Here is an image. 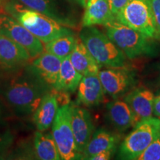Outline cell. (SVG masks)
Returning a JSON list of instances; mask_svg holds the SVG:
<instances>
[{"instance_id": "1", "label": "cell", "mask_w": 160, "mask_h": 160, "mask_svg": "<svg viewBox=\"0 0 160 160\" xmlns=\"http://www.w3.org/2000/svg\"><path fill=\"white\" fill-rule=\"evenodd\" d=\"M49 88L28 70L25 74L11 79L2 91L7 103L17 113H33Z\"/></svg>"}, {"instance_id": "2", "label": "cell", "mask_w": 160, "mask_h": 160, "mask_svg": "<svg viewBox=\"0 0 160 160\" xmlns=\"http://www.w3.org/2000/svg\"><path fill=\"white\" fill-rule=\"evenodd\" d=\"M4 8L8 14L14 18L44 44L62 36L73 33L67 26L30 8L19 0L6 2Z\"/></svg>"}, {"instance_id": "3", "label": "cell", "mask_w": 160, "mask_h": 160, "mask_svg": "<svg viewBox=\"0 0 160 160\" xmlns=\"http://www.w3.org/2000/svg\"><path fill=\"white\" fill-rule=\"evenodd\" d=\"M104 26L108 37L128 59L154 56L157 53L154 39L124 25L116 18Z\"/></svg>"}, {"instance_id": "4", "label": "cell", "mask_w": 160, "mask_h": 160, "mask_svg": "<svg viewBox=\"0 0 160 160\" xmlns=\"http://www.w3.org/2000/svg\"><path fill=\"white\" fill-rule=\"evenodd\" d=\"M92 57L101 67H124L126 57L106 33L94 26L84 27L79 33Z\"/></svg>"}, {"instance_id": "5", "label": "cell", "mask_w": 160, "mask_h": 160, "mask_svg": "<svg viewBox=\"0 0 160 160\" xmlns=\"http://www.w3.org/2000/svg\"><path fill=\"white\" fill-rule=\"evenodd\" d=\"M159 133L160 118L152 117L138 122L120 145L118 158L137 159Z\"/></svg>"}, {"instance_id": "6", "label": "cell", "mask_w": 160, "mask_h": 160, "mask_svg": "<svg viewBox=\"0 0 160 160\" xmlns=\"http://www.w3.org/2000/svg\"><path fill=\"white\" fill-rule=\"evenodd\" d=\"M52 135L63 160L83 159L76 145L71 122V105H62L59 108L52 124Z\"/></svg>"}, {"instance_id": "7", "label": "cell", "mask_w": 160, "mask_h": 160, "mask_svg": "<svg viewBox=\"0 0 160 160\" xmlns=\"http://www.w3.org/2000/svg\"><path fill=\"white\" fill-rule=\"evenodd\" d=\"M131 28L155 39V27L150 0H128L115 17Z\"/></svg>"}, {"instance_id": "8", "label": "cell", "mask_w": 160, "mask_h": 160, "mask_svg": "<svg viewBox=\"0 0 160 160\" xmlns=\"http://www.w3.org/2000/svg\"><path fill=\"white\" fill-rule=\"evenodd\" d=\"M0 34L21 45L31 58H36L45 51L42 42L10 15L0 16Z\"/></svg>"}, {"instance_id": "9", "label": "cell", "mask_w": 160, "mask_h": 160, "mask_svg": "<svg viewBox=\"0 0 160 160\" xmlns=\"http://www.w3.org/2000/svg\"><path fill=\"white\" fill-rule=\"evenodd\" d=\"M105 94L113 99L124 96L135 85L136 73L124 67L106 68L98 73Z\"/></svg>"}, {"instance_id": "10", "label": "cell", "mask_w": 160, "mask_h": 160, "mask_svg": "<svg viewBox=\"0 0 160 160\" xmlns=\"http://www.w3.org/2000/svg\"><path fill=\"white\" fill-rule=\"evenodd\" d=\"M71 122L77 150L83 155L94 129L91 114L85 108L71 105Z\"/></svg>"}, {"instance_id": "11", "label": "cell", "mask_w": 160, "mask_h": 160, "mask_svg": "<svg viewBox=\"0 0 160 160\" xmlns=\"http://www.w3.org/2000/svg\"><path fill=\"white\" fill-rule=\"evenodd\" d=\"M62 60L48 52H43L35 58L29 69L49 88L54 89L59 76Z\"/></svg>"}, {"instance_id": "12", "label": "cell", "mask_w": 160, "mask_h": 160, "mask_svg": "<svg viewBox=\"0 0 160 160\" xmlns=\"http://www.w3.org/2000/svg\"><path fill=\"white\" fill-rule=\"evenodd\" d=\"M154 94L145 88H137L130 91L124 98L134 113L137 124L153 115Z\"/></svg>"}, {"instance_id": "13", "label": "cell", "mask_w": 160, "mask_h": 160, "mask_svg": "<svg viewBox=\"0 0 160 160\" xmlns=\"http://www.w3.org/2000/svg\"><path fill=\"white\" fill-rule=\"evenodd\" d=\"M107 118L114 128L124 132L137 125L134 113L124 99H115L106 106Z\"/></svg>"}, {"instance_id": "14", "label": "cell", "mask_w": 160, "mask_h": 160, "mask_svg": "<svg viewBox=\"0 0 160 160\" xmlns=\"http://www.w3.org/2000/svg\"><path fill=\"white\" fill-rule=\"evenodd\" d=\"M31 57L27 51L14 41L0 34V65L4 68L13 69L23 65Z\"/></svg>"}, {"instance_id": "15", "label": "cell", "mask_w": 160, "mask_h": 160, "mask_svg": "<svg viewBox=\"0 0 160 160\" xmlns=\"http://www.w3.org/2000/svg\"><path fill=\"white\" fill-rule=\"evenodd\" d=\"M59 108L58 95L53 92H47L33 114V121L38 131L45 132L51 127Z\"/></svg>"}, {"instance_id": "16", "label": "cell", "mask_w": 160, "mask_h": 160, "mask_svg": "<svg viewBox=\"0 0 160 160\" xmlns=\"http://www.w3.org/2000/svg\"><path fill=\"white\" fill-rule=\"evenodd\" d=\"M78 100L86 107H94L105 99V91L98 74L83 76L78 86Z\"/></svg>"}, {"instance_id": "17", "label": "cell", "mask_w": 160, "mask_h": 160, "mask_svg": "<svg viewBox=\"0 0 160 160\" xmlns=\"http://www.w3.org/2000/svg\"><path fill=\"white\" fill-rule=\"evenodd\" d=\"M114 18L108 0H86L82 26L105 25Z\"/></svg>"}, {"instance_id": "18", "label": "cell", "mask_w": 160, "mask_h": 160, "mask_svg": "<svg viewBox=\"0 0 160 160\" xmlns=\"http://www.w3.org/2000/svg\"><path fill=\"white\" fill-rule=\"evenodd\" d=\"M69 59L75 69L82 77L98 74L101 68L79 37L77 39L74 48L69 56Z\"/></svg>"}, {"instance_id": "19", "label": "cell", "mask_w": 160, "mask_h": 160, "mask_svg": "<svg viewBox=\"0 0 160 160\" xmlns=\"http://www.w3.org/2000/svg\"><path fill=\"white\" fill-rule=\"evenodd\" d=\"M119 137L105 129H99L93 133L83 153L84 159L92 157L102 151L117 149Z\"/></svg>"}, {"instance_id": "20", "label": "cell", "mask_w": 160, "mask_h": 160, "mask_svg": "<svg viewBox=\"0 0 160 160\" xmlns=\"http://www.w3.org/2000/svg\"><path fill=\"white\" fill-rule=\"evenodd\" d=\"M30 8L39 11L59 22L62 25L72 26V21L64 13L59 0H19Z\"/></svg>"}, {"instance_id": "21", "label": "cell", "mask_w": 160, "mask_h": 160, "mask_svg": "<svg viewBox=\"0 0 160 160\" xmlns=\"http://www.w3.org/2000/svg\"><path fill=\"white\" fill-rule=\"evenodd\" d=\"M82 76L78 72L71 62L69 57L62 60L59 76L54 90L60 93H73L78 88Z\"/></svg>"}, {"instance_id": "22", "label": "cell", "mask_w": 160, "mask_h": 160, "mask_svg": "<svg viewBox=\"0 0 160 160\" xmlns=\"http://www.w3.org/2000/svg\"><path fill=\"white\" fill-rule=\"evenodd\" d=\"M35 153L37 158L42 160L61 159L59 150L53 135L44 131H37L34 136Z\"/></svg>"}, {"instance_id": "23", "label": "cell", "mask_w": 160, "mask_h": 160, "mask_svg": "<svg viewBox=\"0 0 160 160\" xmlns=\"http://www.w3.org/2000/svg\"><path fill=\"white\" fill-rule=\"evenodd\" d=\"M77 38L73 33L62 36L45 43V51L61 59L68 57L74 48Z\"/></svg>"}, {"instance_id": "24", "label": "cell", "mask_w": 160, "mask_h": 160, "mask_svg": "<svg viewBox=\"0 0 160 160\" xmlns=\"http://www.w3.org/2000/svg\"><path fill=\"white\" fill-rule=\"evenodd\" d=\"M137 159L160 160V133Z\"/></svg>"}, {"instance_id": "25", "label": "cell", "mask_w": 160, "mask_h": 160, "mask_svg": "<svg viewBox=\"0 0 160 160\" xmlns=\"http://www.w3.org/2000/svg\"><path fill=\"white\" fill-rule=\"evenodd\" d=\"M155 27V39L160 40V0H150Z\"/></svg>"}, {"instance_id": "26", "label": "cell", "mask_w": 160, "mask_h": 160, "mask_svg": "<svg viewBox=\"0 0 160 160\" xmlns=\"http://www.w3.org/2000/svg\"><path fill=\"white\" fill-rule=\"evenodd\" d=\"M108 2L111 12L114 15V17H116L120 10L128 2V0H108Z\"/></svg>"}, {"instance_id": "27", "label": "cell", "mask_w": 160, "mask_h": 160, "mask_svg": "<svg viewBox=\"0 0 160 160\" xmlns=\"http://www.w3.org/2000/svg\"><path fill=\"white\" fill-rule=\"evenodd\" d=\"M117 149H111V150H106V151H102L99 153L92 157L91 160H108L111 158L113 153H115Z\"/></svg>"}, {"instance_id": "28", "label": "cell", "mask_w": 160, "mask_h": 160, "mask_svg": "<svg viewBox=\"0 0 160 160\" xmlns=\"http://www.w3.org/2000/svg\"><path fill=\"white\" fill-rule=\"evenodd\" d=\"M153 115L160 118V95L155 97L153 102Z\"/></svg>"}, {"instance_id": "29", "label": "cell", "mask_w": 160, "mask_h": 160, "mask_svg": "<svg viewBox=\"0 0 160 160\" xmlns=\"http://www.w3.org/2000/svg\"><path fill=\"white\" fill-rule=\"evenodd\" d=\"M73 1H75L76 2H77L79 5H81L82 7L85 8V3H86V0H73Z\"/></svg>"}, {"instance_id": "30", "label": "cell", "mask_w": 160, "mask_h": 160, "mask_svg": "<svg viewBox=\"0 0 160 160\" xmlns=\"http://www.w3.org/2000/svg\"><path fill=\"white\" fill-rule=\"evenodd\" d=\"M158 70H159V73H160V63H159V67H158Z\"/></svg>"}]
</instances>
